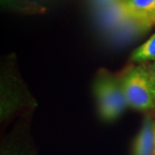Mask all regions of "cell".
<instances>
[{"mask_svg":"<svg viewBox=\"0 0 155 155\" xmlns=\"http://www.w3.org/2000/svg\"><path fill=\"white\" fill-rule=\"evenodd\" d=\"M120 80L128 106L138 111H155V84L144 64L127 67Z\"/></svg>","mask_w":155,"mask_h":155,"instance_id":"1","label":"cell"},{"mask_svg":"<svg viewBox=\"0 0 155 155\" xmlns=\"http://www.w3.org/2000/svg\"><path fill=\"white\" fill-rule=\"evenodd\" d=\"M98 112L105 122H113L128 106L120 78L102 69L93 85Z\"/></svg>","mask_w":155,"mask_h":155,"instance_id":"2","label":"cell"},{"mask_svg":"<svg viewBox=\"0 0 155 155\" xmlns=\"http://www.w3.org/2000/svg\"><path fill=\"white\" fill-rule=\"evenodd\" d=\"M153 26V23L149 17L129 16L120 26L106 36L112 45L122 46L145 35Z\"/></svg>","mask_w":155,"mask_h":155,"instance_id":"3","label":"cell"},{"mask_svg":"<svg viewBox=\"0 0 155 155\" xmlns=\"http://www.w3.org/2000/svg\"><path fill=\"white\" fill-rule=\"evenodd\" d=\"M129 16L124 0H117L96 9L97 25L106 35L120 26Z\"/></svg>","mask_w":155,"mask_h":155,"instance_id":"4","label":"cell"},{"mask_svg":"<svg viewBox=\"0 0 155 155\" xmlns=\"http://www.w3.org/2000/svg\"><path fill=\"white\" fill-rule=\"evenodd\" d=\"M132 155H155V120L146 116L134 143Z\"/></svg>","mask_w":155,"mask_h":155,"instance_id":"5","label":"cell"},{"mask_svg":"<svg viewBox=\"0 0 155 155\" xmlns=\"http://www.w3.org/2000/svg\"><path fill=\"white\" fill-rule=\"evenodd\" d=\"M130 59L132 62L138 64L155 61V33L134 51Z\"/></svg>","mask_w":155,"mask_h":155,"instance_id":"6","label":"cell"},{"mask_svg":"<svg viewBox=\"0 0 155 155\" xmlns=\"http://www.w3.org/2000/svg\"><path fill=\"white\" fill-rule=\"evenodd\" d=\"M124 2L130 16L147 17L146 13L152 6L153 0H124Z\"/></svg>","mask_w":155,"mask_h":155,"instance_id":"7","label":"cell"},{"mask_svg":"<svg viewBox=\"0 0 155 155\" xmlns=\"http://www.w3.org/2000/svg\"><path fill=\"white\" fill-rule=\"evenodd\" d=\"M142 64H144L145 67H147V71L150 73V75L155 84V61L147 62V63H142Z\"/></svg>","mask_w":155,"mask_h":155,"instance_id":"8","label":"cell"},{"mask_svg":"<svg viewBox=\"0 0 155 155\" xmlns=\"http://www.w3.org/2000/svg\"><path fill=\"white\" fill-rule=\"evenodd\" d=\"M116 1H117V0H91V2H92V4H93V5L96 9L103 7V6L108 5L112 4Z\"/></svg>","mask_w":155,"mask_h":155,"instance_id":"9","label":"cell"},{"mask_svg":"<svg viewBox=\"0 0 155 155\" xmlns=\"http://www.w3.org/2000/svg\"><path fill=\"white\" fill-rule=\"evenodd\" d=\"M154 15H155V0H153L152 6L150 7L149 10L147 11V13H146V16H147V17H148L150 19H151V17H153V16H154Z\"/></svg>","mask_w":155,"mask_h":155,"instance_id":"10","label":"cell"},{"mask_svg":"<svg viewBox=\"0 0 155 155\" xmlns=\"http://www.w3.org/2000/svg\"><path fill=\"white\" fill-rule=\"evenodd\" d=\"M151 20H152V22L153 23V25H155V15L151 17Z\"/></svg>","mask_w":155,"mask_h":155,"instance_id":"11","label":"cell"}]
</instances>
